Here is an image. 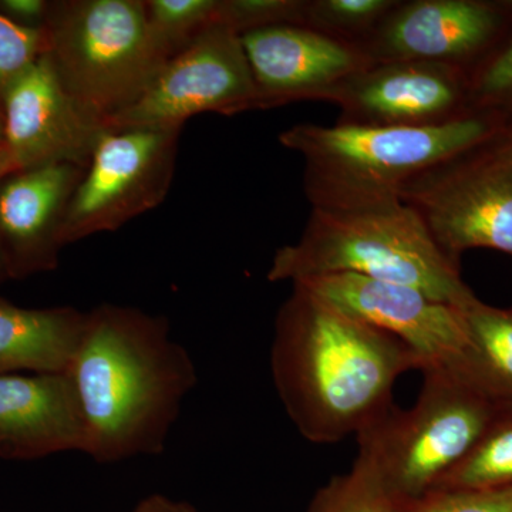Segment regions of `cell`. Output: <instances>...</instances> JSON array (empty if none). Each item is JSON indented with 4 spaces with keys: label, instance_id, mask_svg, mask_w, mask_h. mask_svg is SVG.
Instances as JSON below:
<instances>
[{
    "label": "cell",
    "instance_id": "6da1fadb",
    "mask_svg": "<svg viewBox=\"0 0 512 512\" xmlns=\"http://www.w3.org/2000/svg\"><path fill=\"white\" fill-rule=\"evenodd\" d=\"M66 372L82 409L83 453L100 464L163 453L197 384L164 316L113 303L87 312Z\"/></svg>",
    "mask_w": 512,
    "mask_h": 512
},
{
    "label": "cell",
    "instance_id": "7a4b0ae2",
    "mask_svg": "<svg viewBox=\"0 0 512 512\" xmlns=\"http://www.w3.org/2000/svg\"><path fill=\"white\" fill-rule=\"evenodd\" d=\"M412 349L292 284L271 349L276 392L306 440L332 444L359 434L392 406L394 383L423 370Z\"/></svg>",
    "mask_w": 512,
    "mask_h": 512
},
{
    "label": "cell",
    "instance_id": "3957f363",
    "mask_svg": "<svg viewBox=\"0 0 512 512\" xmlns=\"http://www.w3.org/2000/svg\"><path fill=\"white\" fill-rule=\"evenodd\" d=\"M504 121L470 113L430 127L296 124L279 143L303 160V190L312 208H353L402 201L417 178L476 150Z\"/></svg>",
    "mask_w": 512,
    "mask_h": 512
},
{
    "label": "cell",
    "instance_id": "277c9868",
    "mask_svg": "<svg viewBox=\"0 0 512 512\" xmlns=\"http://www.w3.org/2000/svg\"><path fill=\"white\" fill-rule=\"evenodd\" d=\"M353 274L413 286L463 306L476 296L460 262L434 241L419 212L403 201L353 208H312L301 238L275 252L269 282Z\"/></svg>",
    "mask_w": 512,
    "mask_h": 512
},
{
    "label": "cell",
    "instance_id": "5b68a950",
    "mask_svg": "<svg viewBox=\"0 0 512 512\" xmlns=\"http://www.w3.org/2000/svg\"><path fill=\"white\" fill-rule=\"evenodd\" d=\"M410 410L394 404L357 434L352 468L376 485L396 511L433 493L470 453L503 404L453 366L423 370Z\"/></svg>",
    "mask_w": 512,
    "mask_h": 512
},
{
    "label": "cell",
    "instance_id": "8992f818",
    "mask_svg": "<svg viewBox=\"0 0 512 512\" xmlns=\"http://www.w3.org/2000/svg\"><path fill=\"white\" fill-rule=\"evenodd\" d=\"M43 29L60 83L109 128L167 63L148 35L144 0H50Z\"/></svg>",
    "mask_w": 512,
    "mask_h": 512
},
{
    "label": "cell",
    "instance_id": "52a82bcc",
    "mask_svg": "<svg viewBox=\"0 0 512 512\" xmlns=\"http://www.w3.org/2000/svg\"><path fill=\"white\" fill-rule=\"evenodd\" d=\"M181 134L178 127L110 128L70 201L64 247L157 208L173 184Z\"/></svg>",
    "mask_w": 512,
    "mask_h": 512
},
{
    "label": "cell",
    "instance_id": "ba28073f",
    "mask_svg": "<svg viewBox=\"0 0 512 512\" xmlns=\"http://www.w3.org/2000/svg\"><path fill=\"white\" fill-rule=\"evenodd\" d=\"M249 110H259L258 93L241 37L217 23L168 60L110 128H184L198 114Z\"/></svg>",
    "mask_w": 512,
    "mask_h": 512
},
{
    "label": "cell",
    "instance_id": "9c48e42d",
    "mask_svg": "<svg viewBox=\"0 0 512 512\" xmlns=\"http://www.w3.org/2000/svg\"><path fill=\"white\" fill-rule=\"evenodd\" d=\"M402 201L419 212L451 259L471 249L512 258V161L470 151L417 178Z\"/></svg>",
    "mask_w": 512,
    "mask_h": 512
},
{
    "label": "cell",
    "instance_id": "30bf717a",
    "mask_svg": "<svg viewBox=\"0 0 512 512\" xmlns=\"http://www.w3.org/2000/svg\"><path fill=\"white\" fill-rule=\"evenodd\" d=\"M512 28V0H399L360 43L370 63L430 62L468 72Z\"/></svg>",
    "mask_w": 512,
    "mask_h": 512
},
{
    "label": "cell",
    "instance_id": "8fae6325",
    "mask_svg": "<svg viewBox=\"0 0 512 512\" xmlns=\"http://www.w3.org/2000/svg\"><path fill=\"white\" fill-rule=\"evenodd\" d=\"M293 284L399 339L420 357L423 370L451 365L466 348V325L460 308L430 298L413 286L353 274L315 276Z\"/></svg>",
    "mask_w": 512,
    "mask_h": 512
},
{
    "label": "cell",
    "instance_id": "7c38bea8",
    "mask_svg": "<svg viewBox=\"0 0 512 512\" xmlns=\"http://www.w3.org/2000/svg\"><path fill=\"white\" fill-rule=\"evenodd\" d=\"M2 119L5 151L15 171L52 164L87 168L110 130L67 93L46 55L9 87Z\"/></svg>",
    "mask_w": 512,
    "mask_h": 512
},
{
    "label": "cell",
    "instance_id": "4fadbf2b",
    "mask_svg": "<svg viewBox=\"0 0 512 512\" xmlns=\"http://www.w3.org/2000/svg\"><path fill=\"white\" fill-rule=\"evenodd\" d=\"M325 101L339 107L336 123L356 126H440L476 113L468 104L466 70L430 62L372 64Z\"/></svg>",
    "mask_w": 512,
    "mask_h": 512
},
{
    "label": "cell",
    "instance_id": "5bb4252c",
    "mask_svg": "<svg viewBox=\"0 0 512 512\" xmlns=\"http://www.w3.org/2000/svg\"><path fill=\"white\" fill-rule=\"evenodd\" d=\"M241 37L259 110L302 100L325 101L353 74L372 66L356 43L302 25L251 30Z\"/></svg>",
    "mask_w": 512,
    "mask_h": 512
},
{
    "label": "cell",
    "instance_id": "9a60e30c",
    "mask_svg": "<svg viewBox=\"0 0 512 512\" xmlns=\"http://www.w3.org/2000/svg\"><path fill=\"white\" fill-rule=\"evenodd\" d=\"M86 168L52 164L0 178V247L10 278L55 271L67 210Z\"/></svg>",
    "mask_w": 512,
    "mask_h": 512
},
{
    "label": "cell",
    "instance_id": "2e32d148",
    "mask_svg": "<svg viewBox=\"0 0 512 512\" xmlns=\"http://www.w3.org/2000/svg\"><path fill=\"white\" fill-rule=\"evenodd\" d=\"M83 450L82 409L69 373L0 375V458Z\"/></svg>",
    "mask_w": 512,
    "mask_h": 512
},
{
    "label": "cell",
    "instance_id": "e0dca14e",
    "mask_svg": "<svg viewBox=\"0 0 512 512\" xmlns=\"http://www.w3.org/2000/svg\"><path fill=\"white\" fill-rule=\"evenodd\" d=\"M87 312L28 309L0 298V375L66 372Z\"/></svg>",
    "mask_w": 512,
    "mask_h": 512
},
{
    "label": "cell",
    "instance_id": "ac0fdd59",
    "mask_svg": "<svg viewBox=\"0 0 512 512\" xmlns=\"http://www.w3.org/2000/svg\"><path fill=\"white\" fill-rule=\"evenodd\" d=\"M467 345L451 363L481 392L500 404H512V308L487 305L474 296L458 306Z\"/></svg>",
    "mask_w": 512,
    "mask_h": 512
},
{
    "label": "cell",
    "instance_id": "d6986e66",
    "mask_svg": "<svg viewBox=\"0 0 512 512\" xmlns=\"http://www.w3.org/2000/svg\"><path fill=\"white\" fill-rule=\"evenodd\" d=\"M505 487H512V404L501 406L470 453L434 491Z\"/></svg>",
    "mask_w": 512,
    "mask_h": 512
},
{
    "label": "cell",
    "instance_id": "ffe728a7",
    "mask_svg": "<svg viewBox=\"0 0 512 512\" xmlns=\"http://www.w3.org/2000/svg\"><path fill=\"white\" fill-rule=\"evenodd\" d=\"M148 35L165 62L217 25L220 0H144Z\"/></svg>",
    "mask_w": 512,
    "mask_h": 512
},
{
    "label": "cell",
    "instance_id": "44dd1931",
    "mask_svg": "<svg viewBox=\"0 0 512 512\" xmlns=\"http://www.w3.org/2000/svg\"><path fill=\"white\" fill-rule=\"evenodd\" d=\"M399 0H305L302 26L360 45Z\"/></svg>",
    "mask_w": 512,
    "mask_h": 512
},
{
    "label": "cell",
    "instance_id": "7402d4cb",
    "mask_svg": "<svg viewBox=\"0 0 512 512\" xmlns=\"http://www.w3.org/2000/svg\"><path fill=\"white\" fill-rule=\"evenodd\" d=\"M468 104L476 113L512 120V28L467 72Z\"/></svg>",
    "mask_w": 512,
    "mask_h": 512
},
{
    "label": "cell",
    "instance_id": "603a6c76",
    "mask_svg": "<svg viewBox=\"0 0 512 512\" xmlns=\"http://www.w3.org/2000/svg\"><path fill=\"white\" fill-rule=\"evenodd\" d=\"M305 0H220L217 23L241 36L278 25H302Z\"/></svg>",
    "mask_w": 512,
    "mask_h": 512
},
{
    "label": "cell",
    "instance_id": "cb8c5ba5",
    "mask_svg": "<svg viewBox=\"0 0 512 512\" xmlns=\"http://www.w3.org/2000/svg\"><path fill=\"white\" fill-rule=\"evenodd\" d=\"M308 512H396V507L375 484L352 468L320 488Z\"/></svg>",
    "mask_w": 512,
    "mask_h": 512
},
{
    "label": "cell",
    "instance_id": "d4e9b609",
    "mask_svg": "<svg viewBox=\"0 0 512 512\" xmlns=\"http://www.w3.org/2000/svg\"><path fill=\"white\" fill-rule=\"evenodd\" d=\"M46 52L45 29L23 28L0 15V114L9 87Z\"/></svg>",
    "mask_w": 512,
    "mask_h": 512
},
{
    "label": "cell",
    "instance_id": "484cf974",
    "mask_svg": "<svg viewBox=\"0 0 512 512\" xmlns=\"http://www.w3.org/2000/svg\"><path fill=\"white\" fill-rule=\"evenodd\" d=\"M396 512H512V487L434 491Z\"/></svg>",
    "mask_w": 512,
    "mask_h": 512
},
{
    "label": "cell",
    "instance_id": "4316f807",
    "mask_svg": "<svg viewBox=\"0 0 512 512\" xmlns=\"http://www.w3.org/2000/svg\"><path fill=\"white\" fill-rule=\"evenodd\" d=\"M49 10L50 0H0V15L23 28H45Z\"/></svg>",
    "mask_w": 512,
    "mask_h": 512
},
{
    "label": "cell",
    "instance_id": "83f0119b",
    "mask_svg": "<svg viewBox=\"0 0 512 512\" xmlns=\"http://www.w3.org/2000/svg\"><path fill=\"white\" fill-rule=\"evenodd\" d=\"M477 151L497 160L512 161V120L504 123L501 130Z\"/></svg>",
    "mask_w": 512,
    "mask_h": 512
},
{
    "label": "cell",
    "instance_id": "f1b7e54d",
    "mask_svg": "<svg viewBox=\"0 0 512 512\" xmlns=\"http://www.w3.org/2000/svg\"><path fill=\"white\" fill-rule=\"evenodd\" d=\"M133 512H197V510L184 501H175L165 495L154 494L141 500Z\"/></svg>",
    "mask_w": 512,
    "mask_h": 512
},
{
    "label": "cell",
    "instance_id": "f546056e",
    "mask_svg": "<svg viewBox=\"0 0 512 512\" xmlns=\"http://www.w3.org/2000/svg\"><path fill=\"white\" fill-rule=\"evenodd\" d=\"M8 281H12V278H10L8 262H6L5 254H3L2 247H0V285H3Z\"/></svg>",
    "mask_w": 512,
    "mask_h": 512
},
{
    "label": "cell",
    "instance_id": "4dcf8cb0",
    "mask_svg": "<svg viewBox=\"0 0 512 512\" xmlns=\"http://www.w3.org/2000/svg\"><path fill=\"white\" fill-rule=\"evenodd\" d=\"M10 171L15 170H13L8 154H6L5 148H3V150H0V178H2L3 175L10 173Z\"/></svg>",
    "mask_w": 512,
    "mask_h": 512
},
{
    "label": "cell",
    "instance_id": "1f68e13d",
    "mask_svg": "<svg viewBox=\"0 0 512 512\" xmlns=\"http://www.w3.org/2000/svg\"><path fill=\"white\" fill-rule=\"evenodd\" d=\"M5 148V128H3L2 114H0V150Z\"/></svg>",
    "mask_w": 512,
    "mask_h": 512
}]
</instances>
